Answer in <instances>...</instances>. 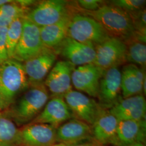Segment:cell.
<instances>
[{
	"mask_svg": "<svg viewBox=\"0 0 146 146\" xmlns=\"http://www.w3.org/2000/svg\"><path fill=\"white\" fill-rule=\"evenodd\" d=\"M121 86L123 99L143 95L142 84L136 76L133 64L125 66L121 72Z\"/></svg>",
	"mask_w": 146,
	"mask_h": 146,
	"instance_id": "cell-21",
	"label": "cell"
},
{
	"mask_svg": "<svg viewBox=\"0 0 146 146\" xmlns=\"http://www.w3.org/2000/svg\"><path fill=\"white\" fill-rule=\"evenodd\" d=\"M109 111L119 121L146 120L145 98L137 95L122 99Z\"/></svg>",
	"mask_w": 146,
	"mask_h": 146,
	"instance_id": "cell-16",
	"label": "cell"
},
{
	"mask_svg": "<svg viewBox=\"0 0 146 146\" xmlns=\"http://www.w3.org/2000/svg\"><path fill=\"white\" fill-rule=\"evenodd\" d=\"M74 117L64 100L52 98L47 102L42 111L30 123H42L58 128Z\"/></svg>",
	"mask_w": 146,
	"mask_h": 146,
	"instance_id": "cell-15",
	"label": "cell"
},
{
	"mask_svg": "<svg viewBox=\"0 0 146 146\" xmlns=\"http://www.w3.org/2000/svg\"><path fill=\"white\" fill-rule=\"evenodd\" d=\"M15 1L21 7L27 10H29V8L36 3V1L33 0H17Z\"/></svg>",
	"mask_w": 146,
	"mask_h": 146,
	"instance_id": "cell-29",
	"label": "cell"
},
{
	"mask_svg": "<svg viewBox=\"0 0 146 146\" xmlns=\"http://www.w3.org/2000/svg\"><path fill=\"white\" fill-rule=\"evenodd\" d=\"M100 106L109 110L122 99L121 86V71L118 67L104 70L100 80L97 97Z\"/></svg>",
	"mask_w": 146,
	"mask_h": 146,
	"instance_id": "cell-7",
	"label": "cell"
},
{
	"mask_svg": "<svg viewBox=\"0 0 146 146\" xmlns=\"http://www.w3.org/2000/svg\"><path fill=\"white\" fill-rule=\"evenodd\" d=\"M145 0H115L109 3L116 6L127 13L129 15L145 9Z\"/></svg>",
	"mask_w": 146,
	"mask_h": 146,
	"instance_id": "cell-25",
	"label": "cell"
},
{
	"mask_svg": "<svg viewBox=\"0 0 146 146\" xmlns=\"http://www.w3.org/2000/svg\"><path fill=\"white\" fill-rule=\"evenodd\" d=\"M45 48L41 40L40 28L23 18L21 37L12 58L23 63L38 54Z\"/></svg>",
	"mask_w": 146,
	"mask_h": 146,
	"instance_id": "cell-6",
	"label": "cell"
},
{
	"mask_svg": "<svg viewBox=\"0 0 146 146\" xmlns=\"http://www.w3.org/2000/svg\"><path fill=\"white\" fill-rule=\"evenodd\" d=\"M126 61L145 69L146 64V43L134 40L125 44Z\"/></svg>",
	"mask_w": 146,
	"mask_h": 146,
	"instance_id": "cell-23",
	"label": "cell"
},
{
	"mask_svg": "<svg viewBox=\"0 0 146 146\" xmlns=\"http://www.w3.org/2000/svg\"><path fill=\"white\" fill-rule=\"evenodd\" d=\"M72 146H100L92 143H79Z\"/></svg>",
	"mask_w": 146,
	"mask_h": 146,
	"instance_id": "cell-31",
	"label": "cell"
},
{
	"mask_svg": "<svg viewBox=\"0 0 146 146\" xmlns=\"http://www.w3.org/2000/svg\"><path fill=\"white\" fill-rule=\"evenodd\" d=\"M104 70L94 63L78 66L72 74V83L74 87L89 96L97 98L100 80Z\"/></svg>",
	"mask_w": 146,
	"mask_h": 146,
	"instance_id": "cell-14",
	"label": "cell"
},
{
	"mask_svg": "<svg viewBox=\"0 0 146 146\" xmlns=\"http://www.w3.org/2000/svg\"><path fill=\"white\" fill-rule=\"evenodd\" d=\"M2 110V108H1V104H0V110Z\"/></svg>",
	"mask_w": 146,
	"mask_h": 146,
	"instance_id": "cell-35",
	"label": "cell"
},
{
	"mask_svg": "<svg viewBox=\"0 0 146 146\" xmlns=\"http://www.w3.org/2000/svg\"><path fill=\"white\" fill-rule=\"evenodd\" d=\"M23 18H18L11 21L7 27L6 45L8 56L12 58L16 47L21 37L23 29Z\"/></svg>",
	"mask_w": 146,
	"mask_h": 146,
	"instance_id": "cell-24",
	"label": "cell"
},
{
	"mask_svg": "<svg viewBox=\"0 0 146 146\" xmlns=\"http://www.w3.org/2000/svg\"><path fill=\"white\" fill-rule=\"evenodd\" d=\"M19 131L9 115L0 113V146L18 145Z\"/></svg>",
	"mask_w": 146,
	"mask_h": 146,
	"instance_id": "cell-22",
	"label": "cell"
},
{
	"mask_svg": "<svg viewBox=\"0 0 146 146\" xmlns=\"http://www.w3.org/2000/svg\"><path fill=\"white\" fill-rule=\"evenodd\" d=\"M77 144V143H76ZM75 145V144H70V143H63V142H57L54 143L52 146H72Z\"/></svg>",
	"mask_w": 146,
	"mask_h": 146,
	"instance_id": "cell-32",
	"label": "cell"
},
{
	"mask_svg": "<svg viewBox=\"0 0 146 146\" xmlns=\"http://www.w3.org/2000/svg\"><path fill=\"white\" fill-rule=\"evenodd\" d=\"M54 50L75 66L94 63L96 56L93 45L78 42L68 37Z\"/></svg>",
	"mask_w": 146,
	"mask_h": 146,
	"instance_id": "cell-12",
	"label": "cell"
},
{
	"mask_svg": "<svg viewBox=\"0 0 146 146\" xmlns=\"http://www.w3.org/2000/svg\"><path fill=\"white\" fill-rule=\"evenodd\" d=\"M119 123L109 110L102 109L94 124L92 134L100 144H113L117 146V128Z\"/></svg>",
	"mask_w": 146,
	"mask_h": 146,
	"instance_id": "cell-17",
	"label": "cell"
},
{
	"mask_svg": "<svg viewBox=\"0 0 146 146\" xmlns=\"http://www.w3.org/2000/svg\"><path fill=\"white\" fill-rule=\"evenodd\" d=\"M67 37L95 47L110 37L102 26L94 19L78 12L76 9L70 17Z\"/></svg>",
	"mask_w": 146,
	"mask_h": 146,
	"instance_id": "cell-4",
	"label": "cell"
},
{
	"mask_svg": "<svg viewBox=\"0 0 146 146\" xmlns=\"http://www.w3.org/2000/svg\"><path fill=\"white\" fill-rule=\"evenodd\" d=\"M56 129L54 125L30 123L19 131L18 145L23 146H52L56 143Z\"/></svg>",
	"mask_w": 146,
	"mask_h": 146,
	"instance_id": "cell-13",
	"label": "cell"
},
{
	"mask_svg": "<svg viewBox=\"0 0 146 146\" xmlns=\"http://www.w3.org/2000/svg\"><path fill=\"white\" fill-rule=\"evenodd\" d=\"M75 66L67 61H58L48 73L44 84L52 98H64L72 90V74Z\"/></svg>",
	"mask_w": 146,
	"mask_h": 146,
	"instance_id": "cell-10",
	"label": "cell"
},
{
	"mask_svg": "<svg viewBox=\"0 0 146 146\" xmlns=\"http://www.w3.org/2000/svg\"><path fill=\"white\" fill-rule=\"evenodd\" d=\"M56 58L55 51L46 47L38 54L23 63L30 86L44 84Z\"/></svg>",
	"mask_w": 146,
	"mask_h": 146,
	"instance_id": "cell-11",
	"label": "cell"
},
{
	"mask_svg": "<svg viewBox=\"0 0 146 146\" xmlns=\"http://www.w3.org/2000/svg\"><path fill=\"white\" fill-rule=\"evenodd\" d=\"M146 120H121L117 128V146L145 143Z\"/></svg>",
	"mask_w": 146,
	"mask_h": 146,
	"instance_id": "cell-19",
	"label": "cell"
},
{
	"mask_svg": "<svg viewBox=\"0 0 146 146\" xmlns=\"http://www.w3.org/2000/svg\"><path fill=\"white\" fill-rule=\"evenodd\" d=\"M72 13L57 23L40 28L41 40L44 47L55 50L67 37L68 23Z\"/></svg>",
	"mask_w": 146,
	"mask_h": 146,
	"instance_id": "cell-20",
	"label": "cell"
},
{
	"mask_svg": "<svg viewBox=\"0 0 146 146\" xmlns=\"http://www.w3.org/2000/svg\"><path fill=\"white\" fill-rule=\"evenodd\" d=\"M7 27H0V64L9 59L6 45Z\"/></svg>",
	"mask_w": 146,
	"mask_h": 146,
	"instance_id": "cell-28",
	"label": "cell"
},
{
	"mask_svg": "<svg viewBox=\"0 0 146 146\" xmlns=\"http://www.w3.org/2000/svg\"><path fill=\"white\" fill-rule=\"evenodd\" d=\"M73 11L66 1L46 0L38 3L24 18L40 28L57 23Z\"/></svg>",
	"mask_w": 146,
	"mask_h": 146,
	"instance_id": "cell-5",
	"label": "cell"
},
{
	"mask_svg": "<svg viewBox=\"0 0 146 146\" xmlns=\"http://www.w3.org/2000/svg\"><path fill=\"white\" fill-rule=\"evenodd\" d=\"M76 10L98 22L110 37L119 39L125 44L135 40V30L131 16L119 8L108 3L96 11H84L80 8Z\"/></svg>",
	"mask_w": 146,
	"mask_h": 146,
	"instance_id": "cell-1",
	"label": "cell"
},
{
	"mask_svg": "<svg viewBox=\"0 0 146 146\" xmlns=\"http://www.w3.org/2000/svg\"><path fill=\"white\" fill-rule=\"evenodd\" d=\"M49 99V94L44 84L30 86L14 103L9 116L19 125L31 123Z\"/></svg>",
	"mask_w": 146,
	"mask_h": 146,
	"instance_id": "cell-3",
	"label": "cell"
},
{
	"mask_svg": "<svg viewBox=\"0 0 146 146\" xmlns=\"http://www.w3.org/2000/svg\"><path fill=\"white\" fill-rule=\"evenodd\" d=\"M13 20L7 17L0 12V27H8Z\"/></svg>",
	"mask_w": 146,
	"mask_h": 146,
	"instance_id": "cell-30",
	"label": "cell"
},
{
	"mask_svg": "<svg viewBox=\"0 0 146 146\" xmlns=\"http://www.w3.org/2000/svg\"><path fill=\"white\" fill-rule=\"evenodd\" d=\"M13 0H0V7L5 5L7 3L13 2Z\"/></svg>",
	"mask_w": 146,
	"mask_h": 146,
	"instance_id": "cell-33",
	"label": "cell"
},
{
	"mask_svg": "<svg viewBox=\"0 0 146 146\" xmlns=\"http://www.w3.org/2000/svg\"><path fill=\"white\" fill-rule=\"evenodd\" d=\"M96 56L94 64L105 70L118 67L126 61L127 46L119 39L110 37L95 47Z\"/></svg>",
	"mask_w": 146,
	"mask_h": 146,
	"instance_id": "cell-8",
	"label": "cell"
},
{
	"mask_svg": "<svg viewBox=\"0 0 146 146\" xmlns=\"http://www.w3.org/2000/svg\"><path fill=\"white\" fill-rule=\"evenodd\" d=\"M125 146H145V145L143 143H139V142H138V143H132V144H131V145H129Z\"/></svg>",
	"mask_w": 146,
	"mask_h": 146,
	"instance_id": "cell-34",
	"label": "cell"
},
{
	"mask_svg": "<svg viewBox=\"0 0 146 146\" xmlns=\"http://www.w3.org/2000/svg\"><path fill=\"white\" fill-rule=\"evenodd\" d=\"M73 116L89 125H93L102 108L94 99L71 90L63 98Z\"/></svg>",
	"mask_w": 146,
	"mask_h": 146,
	"instance_id": "cell-9",
	"label": "cell"
},
{
	"mask_svg": "<svg viewBox=\"0 0 146 146\" xmlns=\"http://www.w3.org/2000/svg\"><path fill=\"white\" fill-rule=\"evenodd\" d=\"M29 87L23 63L9 58L0 64V104L2 110L13 104L17 96Z\"/></svg>",
	"mask_w": 146,
	"mask_h": 146,
	"instance_id": "cell-2",
	"label": "cell"
},
{
	"mask_svg": "<svg viewBox=\"0 0 146 146\" xmlns=\"http://www.w3.org/2000/svg\"><path fill=\"white\" fill-rule=\"evenodd\" d=\"M93 136L92 128L82 121L72 119L59 125L56 129V141L76 144Z\"/></svg>",
	"mask_w": 146,
	"mask_h": 146,
	"instance_id": "cell-18",
	"label": "cell"
},
{
	"mask_svg": "<svg viewBox=\"0 0 146 146\" xmlns=\"http://www.w3.org/2000/svg\"><path fill=\"white\" fill-rule=\"evenodd\" d=\"M29 10L23 8L15 1L0 7V12L11 20L24 18Z\"/></svg>",
	"mask_w": 146,
	"mask_h": 146,
	"instance_id": "cell-26",
	"label": "cell"
},
{
	"mask_svg": "<svg viewBox=\"0 0 146 146\" xmlns=\"http://www.w3.org/2000/svg\"><path fill=\"white\" fill-rule=\"evenodd\" d=\"M78 3L81 9L87 11H96L106 3L101 0H80Z\"/></svg>",
	"mask_w": 146,
	"mask_h": 146,
	"instance_id": "cell-27",
	"label": "cell"
}]
</instances>
